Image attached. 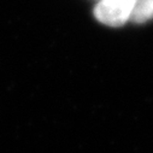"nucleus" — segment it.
Returning a JSON list of instances; mask_svg holds the SVG:
<instances>
[{
	"label": "nucleus",
	"mask_w": 153,
	"mask_h": 153,
	"mask_svg": "<svg viewBox=\"0 0 153 153\" xmlns=\"http://www.w3.org/2000/svg\"><path fill=\"white\" fill-rule=\"evenodd\" d=\"M153 18V0H136L130 19L135 23H145Z\"/></svg>",
	"instance_id": "f03ea898"
},
{
	"label": "nucleus",
	"mask_w": 153,
	"mask_h": 153,
	"mask_svg": "<svg viewBox=\"0 0 153 153\" xmlns=\"http://www.w3.org/2000/svg\"><path fill=\"white\" fill-rule=\"evenodd\" d=\"M136 0H101L94 9L95 18L110 27H121L130 19Z\"/></svg>",
	"instance_id": "f257e3e1"
}]
</instances>
